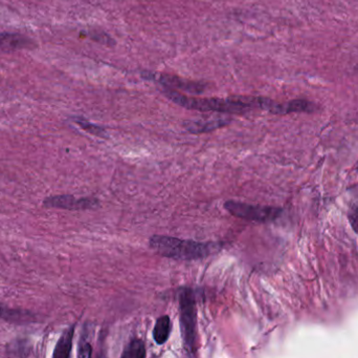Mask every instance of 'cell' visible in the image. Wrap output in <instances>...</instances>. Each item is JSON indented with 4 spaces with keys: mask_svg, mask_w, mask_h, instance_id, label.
<instances>
[{
    "mask_svg": "<svg viewBox=\"0 0 358 358\" xmlns=\"http://www.w3.org/2000/svg\"><path fill=\"white\" fill-rule=\"evenodd\" d=\"M150 247L161 256L180 261L199 260L219 249L216 244L198 243L165 235L151 237Z\"/></svg>",
    "mask_w": 358,
    "mask_h": 358,
    "instance_id": "cell-1",
    "label": "cell"
},
{
    "mask_svg": "<svg viewBox=\"0 0 358 358\" xmlns=\"http://www.w3.org/2000/svg\"><path fill=\"white\" fill-rule=\"evenodd\" d=\"M164 94L179 106L200 111H218V113H243L250 111V107L240 99L239 96L220 98H194L180 94L172 88H165Z\"/></svg>",
    "mask_w": 358,
    "mask_h": 358,
    "instance_id": "cell-2",
    "label": "cell"
},
{
    "mask_svg": "<svg viewBox=\"0 0 358 358\" xmlns=\"http://www.w3.org/2000/svg\"><path fill=\"white\" fill-rule=\"evenodd\" d=\"M180 324L183 343L187 352L196 349V298L193 290L185 288L179 291Z\"/></svg>",
    "mask_w": 358,
    "mask_h": 358,
    "instance_id": "cell-3",
    "label": "cell"
},
{
    "mask_svg": "<svg viewBox=\"0 0 358 358\" xmlns=\"http://www.w3.org/2000/svg\"><path fill=\"white\" fill-rule=\"evenodd\" d=\"M224 208L237 218L252 222L267 223L279 218L282 210L280 208L269 206L250 205L241 202L229 201L224 204Z\"/></svg>",
    "mask_w": 358,
    "mask_h": 358,
    "instance_id": "cell-4",
    "label": "cell"
},
{
    "mask_svg": "<svg viewBox=\"0 0 358 358\" xmlns=\"http://www.w3.org/2000/svg\"><path fill=\"white\" fill-rule=\"evenodd\" d=\"M142 76L147 80H155V81L163 84L166 88L176 90H183V92H192V94H201L206 88V84L201 83V82H194L191 80L178 77V76L167 75V74L143 71Z\"/></svg>",
    "mask_w": 358,
    "mask_h": 358,
    "instance_id": "cell-5",
    "label": "cell"
},
{
    "mask_svg": "<svg viewBox=\"0 0 358 358\" xmlns=\"http://www.w3.org/2000/svg\"><path fill=\"white\" fill-rule=\"evenodd\" d=\"M98 201L94 199H77L73 195H54V197L46 198L44 200L43 205L50 208H60L67 210H84L92 209L98 206Z\"/></svg>",
    "mask_w": 358,
    "mask_h": 358,
    "instance_id": "cell-6",
    "label": "cell"
},
{
    "mask_svg": "<svg viewBox=\"0 0 358 358\" xmlns=\"http://www.w3.org/2000/svg\"><path fill=\"white\" fill-rule=\"evenodd\" d=\"M34 40L21 34L1 33L0 34V50H27L35 48Z\"/></svg>",
    "mask_w": 358,
    "mask_h": 358,
    "instance_id": "cell-7",
    "label": "cell"
},
{
    "mask_svg": "<svg viewBox=\"0 0 358 358\" xmlns=\"http://www.w3.org/2000/svg\"><path fill=\"white\" fill-rule=\"evenodd\" d=\"M0 319L15 324H27L36 321V315L29 311L12 309L0 303Z\"/></svg>",
    "mask_w": 358,
    "mask_h": 358,
    "instance_id": "cell-8",
    "label": "cell"
},
{
    "mask_svg": "<svg viewBox=\"0 0 358 358\" xmlns=\"http://www.w3.org/2000/svg\"><path fill=\"white\" fill-rule=\"evenodd\" d=\"M227 119H217L212 121H187L185 126L192 134H202V132H212L217 128H223L229 123Z\"/></svg>",
    "mask_w": 358,
    "mask_h": 358,
    "instance_id": "cell-9",
    "label": "cell"
},
{
    "mask_svg": "<svg viewBox=\"0 0 358 358\" xmlns=\"http://www.w3.org/2000/svg\"><path fill=\"white\" fill-rule=\"evenodd\" d=\"M171 332V321L168 315L159 317L153 330V338L157 344L163 345L167 342Z\"/></svg>",
    "mask_w": 358,
    "mask_h": 358,
    "instance_id": "cell-10",
    "label": "cell"
},
{
    "mask_svg": "<svg viewBox=\"0 0 358 358\" xmlns=\"http://www.w3.org/2000/svg\"><path fill=\"white\" fill-rule=\"evenodd\" d=\"M75 328L71 327L63 333L54 351V357H69L73 347V338Z\"/></svg>",
    "mask_w": 358,
    "mask_h": 358,
    "instance_id": "cell-11",
    "label": "cell"
},
{
    "mask_svg": "<svg viewBox=\"0 0 358 358\" xmlns=\"http://www.w3.org/2000/svg\"><path fill=\"white\" fill-rule=\"evenodd\" d=\"M123 357L128 358H144L146 357V348L144 343L140 340H134L128 344L124 350Z\"/></svg>",
    "mask_w": 358,
    "mask_h": 358,
    "instance_id": "cell-12",
    "label": "cell"
},
{
    "mask_svg": "<svg viewBox=\"0 0 358 358\" xmlns=\"http://www.w3.org/2000/svg\"><path fill=\"white\" fill-rule=\"evenodd\" d=\"M75 122L82 130H86V132H90V134L98 137H106V132H105L104 128L86 121L83 118H75Z\"/></svg>",
    "mask_w": 358,
    "mask_h": 358,
    "instance_id": "cell-13",
    "label": "cell"
},
{
    "mask_svg": "<svg viewBox=\"0 0 358 358\" xmlns=\"http://www.w3.org/2000/svg\"><path fill=\"white\" fill-rule=\"evenodd\" d=\"M88 37L94 41L100 42L102 44H106V46H115V41L108 35V34L104 33L102 31H92L87 33Z\"/></svg>",
    "mask_w": 358,
    "mask_h": 358,
    "instance_id": "cell-14",
    "label": "cell"
},
{
    "mask_svg": "<svg viewBox=\"0 0 358 358\" xmlns=\"http://www.w3.org/2000/svg\"><path fill=\"white\" fill-rule=\"evenodd\" d=\"M348 218L353 230L358 235V200L351 204L350 208H349Z\"/></svg>",
    "mask_w": 358,
    "mask_h": 358,
    "instance_id": "cell-15",
    "label": "cell"
},
{
    "mask_svg": "<svg viewBox=\"0 0 358 358\" xmlns=\"http://www.w3.org/2000/svg\"><path fill=\"white\" fill-rule=\"evenodd\" d=\"M92 347H90V344H83L81 347H80L79 350V357H92Z\"/></svg>",
    "mask_w": 358,
    "mask_h": 358,
    "instance_id": "cell-16",
    "label": "cell"
}]
</instances>
